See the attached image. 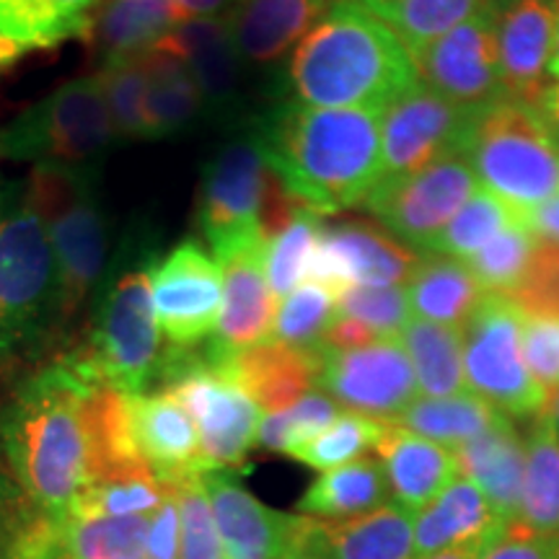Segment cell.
I'll return each mask as SVG.
<instances>
[{
	"label": "cell",
	"mask_w": 559,
	"mask_h": 559,
	"mask_svg": "<svg viewBox=\"0 0 559 559\" xmlns=\"http://www.w3.org/2000/svg\"><path fill=\"white\" fill-rule=\"evenodd\" d=\"M169 485L158 481L151 472L111 474L83 489L66 515L79 519H135L153 515L166 498Z\"/></svg>",
	"instance_id": "cell-40"
},
{
	"label": "cell",
	"mask_w": 559,
	"mask_h": 559,
	"mask_svg": "<svg viewBox=\"0 0 559 559\" xmlns=\"http://www.w3.org/2000/svg\"><path fill=\"white\" fill-rule=\"evenodd\" d=\"M337 313L360 321L379 340H396L412 321L409 298L402 285H389V288L349 285L337 293Z\"/></svg>",
	"instance_id": "cell-46"
},
{
	"label": "cell",
	"mask_w": 559,
	"mask_h": 559,
	"mask_svg": "<svg viewBox=\"0 0 559 559\" xmlns=\"http://www.w3.org/2000/svg\"><path fill=\"white\" fill-rule=\"evenodd\" d=\"M283 559H311V557H309V555H306V551H304V549H300L296 542H293V547H290L288 551H285V557H283Z\"/></svg>",
	"instance_id": "cell-59"
},
{
	"label": "cell",
	"mask_w": 559,
	"mask_h": 559,
	"mask_svg": "<svg viewBox=\"0 0 559 559\" xmlns=\"http://www.w3.org/2000/svg\"><path fill=\"white\" fill-rule=\"evenodd\" d=\"M508 423V415L495 409L492 404L481 400V396L464 391V394L453 396H417L394 425L400 428L417 432V436L436 440V443L445 445V449H459L466 440L481 436V432L498 428V425Z\"/></svg>",
	"instance_id": "cell-35"
},
{
	"label": "cell",
	"mask_w": 559,
	"mask_h": 559,
	"mask_svg": "<svg viewBox=\"0 0 559 559\" xmlns=\"http://www.w3.org/2000/svg\"><path fill=\"white\" fill-rule=\"evenodd\" d=\"M21 498H24V495H21V489L11 477L9 464H5V456H3V445H0V521L16 513Z\"/></svg>",
	"instance_id": "cell-53"
},
{
	"label": "cell",
	"mask_w": 559,
	"mask_h": 559,
	"mask_svg": "<svg viewBox=\"0 0 559 559\" xmlns=\"http://www.w3.org/2000/svg\"><path fill=\"white\" fill-rule=\"evenodd\" d=\"M376 451H379L383 477H386L389 492L394 495V502L409 510L412 515L430 506L453 479L461 477L453 449H445L436 440L404 430L394 423H389Z\"/></svg>",
	"instance_id": "cell-27"
},
{
	"label": "cell",
	"mask_w": 559,
	"mask_h": 559,
	"mask_svg": "<svg viewBox=\"0 0 559 559\" xmlns=\"http://www.w3.org/2000/svg\"><path fill=\"white\" fill-rule=\"evenodd\" d=\"M181 19L177 0H102L86 39L104 68L156 50Z\"/></svg>",
	"instance_id": "cell-28"
},
{
	"label": "cell",
	"mask_w": 559,
	"mask_h": 559,
	"mask_svg": "<svg viewBox=\"0 0 559 559\" xmlns=\"http://www.w3.org/2000/svg\"><path fill=\"white\" fill-rule=\"evenodd\" d=\"M334 319H337V296L324 285L304 283L280 300L270 340L317 353Z\"/></svg>",
	"instance_id": "cell-42"
},
{
	"label": "cell",
	"mask_w": 559,
	"mask_h": 559,
	"mask_svg": "<svg viewBox=\"0 0 559 559\" xmlns=\"http://www.w3.org/2000/svg\"><path fill=\"white\" fill-rule=\"evenodd\" d=\"M334 0H236L226 13L243 66L264 68L300 45Z\"/></svg>",
	"instance_id": "cell-25"
},
{
	"label": "cell",
	"mask_w": 559,
	"mask_h": 559,
	"mask_svg": "<svg viewBox=\"0 0 559 559\" xmlns=\"http://www.w3.org/2000/svg\"><path fill=\"white\" fill-rule=\"evenodd\" d=\"M143 559H145V557H143Z\"/></svg>",
	"instance_id": "cell-60"
},
{
	"label": "cell",
	"mask_w": 559,
	"mask_h": 559,
	"mask_svg": "<svg viewBox=\"0 0 559 559\" xmlns=\"http://www.w3.org/2000/svg\"><path fill=\"white\" fill-rule=\"evenodd\" d=\"M158 260V236L148 223H132L111 247L107 270L91 298L86 345L75 349L102 386L122 394H145L158 381L166 358L153 304Z\"/></svg>",
	"instance_id": "cell-4"
},
{
	"label": "cell",
	"mask_w": 559,
	"mask_h": 559,
	"mask_svg": "<svg viewBox=\"0 0 559 559\" xmlns=\"http://www.w3.org/2000/svg\"><path fill=\"white\" fill-rule=\"evenodd\" d=\"M236 0H177L181 16H194V19H215L226 16L234 9Z\"/></svg>",
	"instance_id": "cell-54"
},
{
	"label": "cell",
	"mask_w": 559,
	"mask_h": 559,
	"mask_svg": "<svg viewBox=\"0 0 559 559\" xmlns=\"http://www.w3.org/2000/svg\"><path fill=\"white\" fill-rule=\"evenodd\" d=\"M523 223L531 228V234L539 239L557 241L559 243V198L544 200L542 205L523 210Z\"/></svg>",
	"instance_id": "cell-52"
},
{
	"label": "cell",
	"mask_w": 559,
	"mask_h": 559,
	"mask_svg": "<svg viewBox=\"0 0 559 559\" xmlns=\"http://www.w3.org/2000/svg\"><path fill=\"white\" fill-rule=\"evenodd\" d=\"M215 362H221L247 389V394L260 404L262 412H277L296 404L300 396L309 394L319 376L317 353L288 347L275 340Z\"/></svg>",
	"instance_id": "cell-29"
},
{
	"label": "cell",
	"mask_w": 559,
	"mask_h": 559,
	"mask_svg": "<svg viewBox=\"0 0 559 559\" xmlns=\"http://www.w3.org/2000/svg\"><path fill=\"white\" fill-rule=\"evenodd\" d=\"M102 0H0V70L86 37Z\"/></svg>",
	"instance_id": "cell-26"
},
{
	"label": "cell",
	"mask_w": 559,
	"mask_h": 559,
	"mask_svg": "<svg viewBox=\"0 0 559 559\" xmlns=\"http://www.w3.org/2000/svg\"><path fill=\"white\" fill-rule=\"evenodd\" d=\"M223 559H283L298 534L300 515L280 513L257 500L230 469L202 474Z\"/></svg>",
	"instance_id": "cell-18"
},
{
	"label": "cell",
	"mask_w": 559,
	"mask_h": 559,
	"mask_svg": "<svg viewBox=\"0 0 559 559\" xmlns=\"http://www.w3.org/2000/svg\"><path fill=\"white\" fill-rule=\"evenodd\" d=\"M145 140H169L198 128L205 117L200 86L177 52L156 47L143 55Z\"/></svg>",
	"instance_id": "cell-31"
},
{
	"label": "cell",
	"mask_w": 559,
	"mask_h": 559,
	"mask_svg": "<svg viewBox=\"0 0 559 559\" xmlns=\"http://www.w3.org/2000/svg\"><path fill=\"white\" fill-rule=\"evenodd\" d=\"M461 156L485 190L521 213L559 190V138L534 104L502 99L474 111Z\"/></svg>",
	"instance_id": "cell-7"
},
{
	"label": "cell",
	"mask_w": 559,
	"mask_h": 559,
	"mask_svg": "<svg viewBox=\"0 0 559 559\" xmlns=\"http://www.w3.org/2000/svg\"><path fill=\"white\" fill-rule=\"evenodd\" d=\"M99 386L70 349L26 376L0 409L5 464L41 515H66L94 481L91 396Z\"/></svg>",
	"instance_id": "cell-1"
},
{
	"label": "cell",
	"mask_w": 559,
	"mask_h": 559,
	"mask_svg": "<svg viewBox=\"0 0 559 559\" xmlns=\"http://www.w3.org/2000/svg\"><path fill=\"white\" fill-rule=\"evenodd\" d=\"M549 81H559V0H555V45H551L549 60Z\"/></svg>",
	"instance_id": "cell-56"
},
{
	"label": "cell",
	"mask_w": 559,
	"mask_h": 559,
	"mask_svg": "<svg viewBox=\"0 0 559 559\" xmlns=\"http://www.w3.org/2000/svg\"><path fill=\"white\" fill-rule=\"evenodd\" d=\"M415 559L449 549H479L481 555L510 528L469 479L456 477L430 506L412 515Z\"/></svg>",
	"instance_id": "cell-24"
},
{
	"label": "cell",
	"mask_w": 559,
	"mask_h": 559,
	"mask_svg": "<svg viewBox=\"0 0 559 559\" xmlns=\"http://www.w3.org/2000/svg\"><path fill=\"white\" fill-rule=\"evenodd\" d=\"M130 438L145 469L164 485L210 472L190 412L169 391L130 394Z\"/></svg>",
	"instance_id": "cell-21"
},
{
	"label": "cell",
	"mask_w": 559,
	"mask_h": 559,
	"mask_svg": "<svg viewBox=\"0 0 559 559\" xmlns=\"http://www.w3.org/2000/svg\"><path fill=\"white\" fill-rule=\"evenodd\" d=\"M102 171L34 166L29 192L45 218L58 262L62 332L91 306L111 257L109 221L99 198Z\"/></svg>",
	"instance_id": "cell-6"
},
{
	"label": "cell",
	"mask_w": 559,
	"mask_h": 559,
	"mask_svg": "<svg viewBox=\"0 0 559 559\" xmlns=\"http://www.w3.org/2000/svg\"><path fill=\"white\" fill-rule=\"evenodd\" d=\"M153 304L166 349H198L210 342L223 304L218 260L200 241H179L153 270Z\"/></svg>",
	"instance_id": "cell-15"
},
{
	"label": "cell",
	"mask_w": 559,
	"mask_h": 559,
	"mask_svg": "<svg viewBox=\"0 0 559 559\" xmlns=\"http://www.w3.org/2000/svg\"><path fill=\"white\" fill-rule=\"evenodd\" d=\"M419 257L383 226L368 221L337 223L321 230L306 283L330 288L334 296L349 285L389 288L412 277Z\"/></svg>",
	"instance_id": "cell-17"
},
{
	"label": "cell",
	"mask_w": 559,
	"mask_h": 559,
	"mask_svg": "<svg viewBox=\"0 0 559 559\" xmlns=\"http://www.w3.org/2000/svg\"><path fill=\"white\" fill-rule=\"evenodd\" d=\"M489 9L443 37L409 50L419 83L466 111L487 109L508 99Z\"/></svg>",
	"instance_id": "cell-14"
},
{
	"label": "cell",
	"mask_w": 559,
	"mask_h": 559,
	"mask_svg": "<svg viewBox=\"0 0 559 559\" xmlns=\"http://www.w3.org/2000/svg\"><path fill=\"white\" fill-rule=\"evenodd\" d=\"M419 83L407 45L358 0H334L288 62L290 102L386 109Z\"/></svg>",
	"instance_id": "cell-3"
},
{
	"label": "cell",
	"mask_w": 559,
	"mask_h": 559,
	"mask_svg": "<svg viewBox=\"0 0 559 559\" xmlns=\"http://www.w3.org/2000/svg\"><path fill=\"white\" fill-rule=\"evenodd\" d=\"M477 177L464 156H449L425 171L391 185H376L362 207L404 247L428 254L436 236L477 192Z\"/></svg>",
	"instance_id": "cell-13"
},
{
	"label": "cell",
	"mask_w": 559,
	"mask_h": 559,
	"mask_svg": "<svg viewBox=\"0 0 559 559\" xmlns=\"http://www.w3.org/2000/svg\"><path fill=\"white\" fill-rule=\"evenodd\" d=\"M539 109V115L544 117V122L549 124L551 132L559 138V81L549 83L547 91L539 96V102L534 104Z\"/></svg>",
	"instance_id": "cell-55"
},
{
	"label": "cell",
	"mask_w": 559,
	"mask_h": 559,
	"mask_svg": "<svg viewBox=\"0 0 559 559\" xmlns=\"http://www.w3.org/2000/svg\"><path fill=\"white\" fill-rule=\"evenodd\" d=\"M481 551L479 549H449V551H440V555H432V557H423V559H479Z\"/></svg>",
	"instance_id": "cell-57"
},
{
	"label": "cell",
	"mask_w": 559,
	"mask_h": 559,
	"mask_svg": "<svg viewBox=\"0 0 559 559\" xmlns=\"http://www.w3.org/2000/svg\"><path fill=\"white\" fill-rule=\"evenodd\" d=\"M179 508V559H223L202 474L174 485Z\"/></svg>",
	"instance_id": "cell-47"
},
{
	"label": "cell",
	"mask_w": 559,
	"mask_h": 559,
	"mask_svg": "<svg viewBox=\"0 0 559 559\" xmlns=\"http://www.w3.org/2000/svg\"><path fill=\"white\" fill-rule=\"evenodd\" d=\"M459 461V474L481 489L495 513L508 526L519 515L523 469H526V443L513 425L502 423L498 428L481 432L453 449Z\"/></svg>",
	"instance_id": "cell-30"
},
{
	"label": "cell",
	"mask_w": 559,
	"mask_h": 559,
	"mask_svg": "<svg viewBox=\"0 0 559 559\" xmlns=\"http://www.w3.org/2000/svg\"><path fill=\"white\" fill-rule=\"evenodd\" d=\"M521 210L508 205L498 194H492L485 187H479L472 194L469 202L453 215L449 226H445L430 243L428 254H443L453 260H469L474 251L492 241L502 230L521 223Z\"/></svg>",
	"instance_id": "cell-39"
},
{
	"label": "cell",
	"mask_w": 559,
	"mask_h": 559,
	"mask_svg": "<svg viewBox=\"0 0 559 559\" xmlns=\"http://www.w3.org/2000/svg\"><path fill=\"white\" fill-rule=\"evenodd\" d=\"M317 383L340 407L394 423L417 400V381L400 340L355 349H317Z\"/></svg>",
	"instance_id": "cell-16"
},
{
	"label": "cell",
	"mask_w": 559,
	"mask_h": 559,
	"mask_svg": "<svg viewBox=\"0 0 559 559\" xmlns=\"http://www.w3.org/2000/svg\"><path fill=\"white\" fill-rule=\"evenodd\" d=\"M262 247L264 243H257L218 262L223 272L221 319L205 347L213 360H228L272 337L277 298L264 275Z\"/></svg>",
	"instance_id": "cell-22"
},
{
	"label": "cell",
	"mask_w": 559,
	"mask_h": 559,
	"mask_svg": "<svg viewBox=\"0 0 559 559\" xmlns=\"http://www.w3.org/2000/svg\"><path fill=\"white\" fill-rule=\"evenodd\" d=\"M523 358L539 386L559 391V319L523 317Z\"/></svg>",
	"instance_id": "cell-49"
},
{
	"label": "cell",
	"mask_w": 559,
	"mask_h": 559,
	"mask_svg": "<svg viewBox=\"0 0 559 559\" xmlns=\"http://www.w3.org/2000/svg\"><path fill=\"white\" fill-rule=\"evenodd\" d=\"M386 428L389 423L383 419L358 415V412H342L330 428L321 430L304 449L293 453V459L317 472L337 469V466L358 461L362 453L376 449Z\"/></svg>",
	"instance_id": "cell-43"
},
{
	"label": "cell",
	"mask_w": 559,
	"mask_h": 559,
	"mask_svg": "<svg viewBox=\"0 0 559 559\" xmlns=\"http://www.w3.org/2000/svg\"><path fill=\"white\" fill-rule=\"evenodd\" d=\"M321 230H324L321 215L313 210L298 207L283 228L264 239V275H267L270 290L277 298V304L306 283V272H309L313 247H317Z\"/></svg>",
	"instance_id": "cell-38"
},
{
	"label": "cell",
	"mask_w": 559,
	"mask_h": 559,
	"mask_svg": "<svg viewBox=\"0 0 559 559\" xmlns=\"http://www.w3.org/2000/svg\"><path fill=\"white\" fill-rule=\"evenodd\" d=\"M479 559H559V536L531 534L513 523Z\"/></svg>",
	"instance_id": "cell-50"
},
{
	"label": "cell",
	"mask_w": 559,
	"mask_h": 559,
	"mask_svg": "<svg viewBox=\"0 0 559 559\" xmlns=\"http://www.w3.org/2000/svg\"><path fill=\"white\" fill-rule=\"evenodd\" d=\"M342 415V407L324 391H309L300 396L290 407L267 412L262 415L257 443L262 449L285 453L293 459V453L304 449L311 438H317L321 430H326Z\"/></svg>",
	"instance_id": "cell-41"
},
{
	"label": "cell",
	"mask_w": 559,
	"mask_h": 559,
	"mask_svg": "<svg viewBox=\"0 0 559 559\" xmlns=\"http://www.w3.org/2000/svg\"><path fill=\"white\" fill-rule=\"evenodd\" d=\"M542 415L549 419V423H551V428H555V432H557V436H559V391H557L555 396H551L549 404H547V409H544Z\"/></svg>",
	"instance_id": "cell-58"
},
{
	"label": "cell",
	"mask_w": 559,
	"mask_h": 559,
	"mask_svg": "<svg viewBox=\"0 0 559 559\" xmlns=\"http://www.w3.org/2000/svg\"><path fill=\"white\" fill-rule=\"evenodd\" d=\"M117 148L99 73L62 83L0 128V158L102 171Z\"/></svg>",
	"instance_id": "cell-8"
},
{
	"label": "cell",
	"mask_w": 559,
	"mask_h": 559,
	"mask_svg": "<svg viewBox=\"0 0 559 559\" xmlns=\"http://www.w3.org/2000/svg\"><path fill=\"white\" fill-rule=\"evenodd\" d=\"M104 99L115 128L117 145L145 140V70L143 58L99 68Z\"/></svg>",
	"instance_id": "cell-45"
},
{
	"label": "cell",
	"mask_w": 559,
	"mask_h": 559,
	"mask_svg": "<svg viewBox=\"0 0 559 559\" xmlns=\"http://www.w3.org/2000/svg\"><path fill=\"white\" fill-rule=\"evenodd\" d=\"M296 544L311 559H415V521L396 502L347 521L300 515Z\"/></svg>",
	"instance_id": "cell-23"
},
{
	"label": "cell",
	"mask_w": 559,
	"mask_h": 559,
	"mask_svg": "<svg viewBox=\"0 0 559 559\" xmlns=\"http://www.w3.org/2000/svg\"><path fill=\"white\" fill-rule=\"evenodd\" d=\"M515 526L531 534L559 536V436L544 415L526 440L521 502Z\"/></svg>",
	"instance_id": "cell-36"
},
{
	"label": "cell",
	"mask_w": 559,
	"mask_h": 559,
	"mask_svg": "<svg viewBox=\"0 0 559 559\" xmlns=\"http://www.w3.org/2000/svg\"><path fill=\"white\" fill-rule=\"evenodd\" d=\"M400 342L415 370L419 394L438 400L469 391L464 376V332L456 326L412 317Z\"/></svg>",
	"instance_id": "cell-34"
},
{
	"label": "cell",
	"mask_w": 559,
	"mask_h": 559,
	"mask_svg": "<svg viewBox=\"0 0 559 559\" xmlns=\"http://www.w3.org/2000/svg\"><path fill=\"white\" fill-rule=\"evenodd\" d=\"M360 5L381 19L400 37L407 50L428 45L456 29L479 13H485L492 0H358Z\"/></svg>",
	"instance_id": "cell-37"
},
{
	"label": "cell",
	"mask_w": 559,
	"mask_h": 559,
	"mask_svg": "<svg viewBox=\"0 0 559 559\" xmlns=\"http://www.w3.org/2000/svg\"><path fill=\"white\" fill-rule=\"evenodd\" d=\"M489 11L508 99L536 104L551 83L555 0H492Z\"/></svg>",
	"instance_id": "cell-19"
},
{
	"label": "cell",
	"mask_w": 559,
	"mask_h": 559,
	"mask_svg": "<svg viewBox=\"0 0 559 559\" xmlns=\"http://www.w3.org/2000/svg\"><path fill=\"white\" fill-rule=\"evenodd\" d=\"M407 298L415 319L464 330L487 293L466 262L443 254H425L407 280Z\"/></svg>",
	"instance_id": "cell-32"
},
{
	"label": "cell",
	"mask_w": 559,
	"mask_h": 559,
	"mask_svg": "<svg viewBox=\"0 0 559 559\" xmlns=\"http://www.w3.org/2000/svg\"><path fill=\"white\" fill-rule=\"evenodd\" d=\"M464 376L472 394L513 417H539L549 391L523 358V313L508 296L487 293L464 330Z\"/></svg>",
	"instance_id": "cell-11"
},
{
	"label": "cell",
	"mask_w": 559,
	"mask_h": 559,
	"mask_svg": "<svg viewBox=\"0 0 559 559\" xmlns=\"http://www.w3.org/2000/svg\"><path fill=\"white\" fill-rule=\"evenodd\" d=\"M158 47L177 52L198 81L205 117L234 122L243 107V66L226 16H185Z\"/></svg>",
	"instance_id": "cell-20"
},
{
	"label": "cell",
	"mask_w": 559,
	"mask_h": 559,
	"mask_svg": "<svg viewBox=\"0 0 559 559\" xmlns=\"http://www.w3.org/2000/svg\"><path fill=\"white\" fill-rule=\"evenodd\" d=\"M58 262L29 185L0 187V379L62 337Z\"/></svg>",
	"instance_id": "cell-5"
},
{
	"label": "cell",
	"mask_w": 559,
	"mask_h": 559,
	"mask_svg": "<svg viewBox=\"0 0 559 559\" xmlns=\"http://www.w3.org/2000/svg\"><path fill=\"white\" fill-rule=\"evenodd\" d=\"M528 319H559V243L536 236L521 283L508 296Z\"/></svg>",
	"instance_id": "cell-48"
},
{
	"label": "cell",
	"mask_w": 559,
	"mask_h": 559,
	"mask_svg": "<svg viewBox=\"0 0 559 559\" xmlns=\"http://www.w3.org/2000/svg\"><path fill=\"white\" fill-rule=\"evenodd\" d=\"M534 247L536 236L521 221L495 236L492 241H487L481 249L474 251L469 260H466V267L472 270V275L477 277V283L485 293L510 296L528 267Z\"/></svg>",
	"instance_id": "cell-44"
},
{
	"label": "cell",
	"mask_w": 559,
	"mask_h": 559,
	"mask_svg": "<svg viewBox=\"0 0 559 559\" xmlns=\"http://www.w3.org/2000/svg\"><path fill=\"white\" fill-rule=\"evenodd\" d=\"M381 115L285 102L257 130L285 194L324 218L362 205L381 181Z\"/></svg>",
	"instance_id": "cell-2"
},
{
	"label": "cell",
	"mask_w": 559,
	"mask_h": 559,
	"mask_svg": "<svg viewBox=\"0 0 559 559\" xmlns=\"http://www.w3.org/2000/svg\"><path fill=\"white\" fill-rule=\"evenodd\" d=\"M160 391L190 412L207 469H234L257 443L262 409L221 362L202 349H166Z\"/></svg>",
	"instance_id": "cell-10"
},
{
	"label": "cell",
	"mask_w": 559,
	"mask_h": 559,
	"mask_svg": "<svg viewBox=\"0 0 559 559\" xmlns=\"http://www.w3.org/2000/svg\"><path fill=\"white\" fill-rule=\"evenodd\" d=\"M474 111L445 102L423 83L381 115V181L391 185L464 153ZM376 190V187H373Z\"/></svg>",
	"instance_id": "cell-12"
},
{
	"label": "cell",
	"mask_w": 559,
	"mask_h": 559,
	"mask_svg": "<svg viewBox=\"0 0 559 559\" xmlns=\"http://www.w3.org/2000/svg\"><path fill=\"white\" fill-rule=\"evenodd\" d=\"M389 485L381 461L358 459L337 469L321 472L300 495L296 510L313 521H347L386 506Z\"/></svg>",
	"instance_id": "cell-33"
},
{
	"label": "cell",
	"mask_w": 559,
	"mask_h": 559,
	"mask_svg": "<svg viewBox=\"0 0 559 559\" xmlns=\"http://www.w3.org/2000/svg\"><path fill=\"white\" fill-rule=\"evenodd\" d=\"M275 185L257 122L223 140L202 169L198 226L218 262L264 243L262 215Z\"/></svg>",
	"instance_id": "cell-9"
},
{
	"label": "cell",
	"mask_w": 559,
	"mask_h": 559,
	"mask_svg": "<svg viewBox=\"0 0 559 559\" xmlns=\"http://www.w3.org/2000/svg\"><path fill=\"white\" fill-rule=\"evenodd\" d=\"M376 340L379 337H376L368 326H362L360 321L340 317L337 313V319L332 321V326L326 330L324 340H321L319 349H355V347H366Z\"/></svg>",
	"instance_id": "cell-51"
}]
</instances>
